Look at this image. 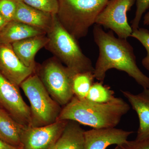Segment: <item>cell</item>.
<instances>
[{
    "label": "cell",
    "instance_id": "obj_7",
    "mask_svg": "<svg viewBox=\"0 0 149 149\" xmlns=\"http://www.w3.org/2000/svg\"><path fill=\"white\" fill-rule=\"evenodd\" d=\"M135 3L136 0H109L95 24L110 29L119 38L127 39L133 32L128 23L127 13Z\"/></svg>",
    "mask_w": 149,
    "mask_h": 149
},
{
    "label": "cell",
    "instance_id": "obj_20",
    "mask_svg": "<svg viewBox=\"0 0 149 149\" xmlns=\"http://www.w3.org/2000/svg\"><path fill=\"white\" fill-rule=\"evenodd\" d=\"M23 2L45 12L56 14L59 8L58 0H23Z\"/></svg>",
    "mask_w": 149,
    "mask_h": 149
},
{
    "label": "cell",
    "instance_id": "obj_21",
    "mask_svg": "<svg viewBox=\"0 0 149 149\" xmlns=\"http://www.w3.org/2000/svg\"><path fill=\"white\" fill-rule=\"evenodd\" d=\"M131 37L135 38L143 45L147 51V55L142 61L143 66L149 72V31L144 28L133 30Z\"/></svg>",
    "mask_w": 149,
    "mask_h": 149
},
{
    "label": "cell",
    "instance_id": "obj_2",
    "mask_svg": "<svg viewBox=\"0 0 149 149\" xmlns=\"http://www.w3.org/2000/svg\"><path fill=\"white\" fill-rule=\"evenodd\" d=\"M130 109L121 98L98 103L74 96L62 109L57 120H73L93 128L116 127Z\"/></svg>",
    "mask_w": 149,
    "mask_h": 149
},
{
    "label": "cell",
    "instance_id": "obj_10",
    "mask_svg": "<svg viewBox=\"0 0 149 149\" xmlns=\"http://www.w3.org/2000/svg\"><path fill=\"white\" fill-rule=\"evenodd\" d=\"M36 71L19 61L11 44L0 42V74L19 88L21 83Z\"/></svg>",
    "mask_w": 149,
    "mask_h": 149
},
{
    "label": "cell",
    "instance_id": "obj_11",
    "mask_svg": "<svg viewBox=\"0 0 149 149\" xmlns=\"http://www.w3.org/2000/svg\"><path fill=\"white\" fill-rule=\"evenodd\" d=\"M133 133L116 127L93 128L85 131V149H107L111 145H120Z\"/></svg>",
    "mask_w": 149,
    "mask_h": 149
},
{
    "label": "cell",
    "instance_id": "obj_12",
    "mask_svg": "<svg viewBox=\"0 0 149 149\" xmlns=\"http://www.w3.org/2000/svg\"><path fill=\"white\" fill-rule=\"evenodd\" d=\"M127 99L139 117V125L136 140H143L149 138V89L138 94L128 91H120Z\"/></svg>",
    "mask_w": 149,
    "mask_h": 149
},
{
    "label": "cell",
    "instance_id": "obj_24",
    "mask_svg": "<svg viewBox=\"0 0 149 149\" xmlns=\"http://www.w3.org/2000/svg\"><path fill=\"white\" fill-rule=\"evenodd\" d=\"M114 149H149V138L143 140L128 141L116 146Z\"/></svg>",
    "mask_w": 149,
    "mask_h": 149
},
{
    "label": "cell",
    "instance_id": "obj_15",
    "mask_svg": "<svg viewBox=\"0 0 149 149\" xmlns=\"http://www.w3.org/2000/svg\"><path fill=\"white\" fill-rule=\"evenodd\" d=\"M47 33L19 22H9L0 32V42L12 44L15 42Z\"/></svg>",
    "mask_w": 149,
    "mask_h": 149
},
{
    "label": "cell",
    "instance_id": "obj_28",
    "mask_svg": "<svg viewBox=\"0 0 149 149\" xmlns=\"http://www.w3.org/2000/svg\"><path fill=\"white\" fill-rule=\"evenodd\" d=\"M54 145L55 144H54L53 146H52L51 147V148H50L49 149H55Z\"/></svg>",
    "mask_w": 149,
    "mask_h": 149
},
{
    "label": "cell",
    "instance_id": "obj_23",
    "mask_svg": "<svg viewBox=\"0 0 149 149\" xmlns=\"http://www.w3.org/2000/svg\"><path fill=\"white\" fill-rule=\"evenodd\" d=\"M136 9L135 17L131 21L133 30L139 28V24L143 15L149 8V0H136Z\"/></svg>",
    "mask_w": 149,
    "mask_h": 149
},
{
    "label": "cell",
    "instance_id": "obj_4",
    "mask_svg": "<svg viewBox=\"0 0 149 149\" xmlns=\"http://www.w3.org/2000/svg\"><path fill=\"white\" fill-rule=\"evenodd\" d=\"M109 1L58 0L57 17L65 29L78 40L87 36Z\"/></svg>",
    "mask_w": 149,
    "mask_h": 149
},
{
    "label": "cell",
    "instance_id": "obj_29",
    "mask_svg": "<svg viewBox=\"0 0 149 149\" xmlns=\"http://www.w3.org/2000/svg\"><path fill=\"white\" fill-rule=\"evenodd\" d=\"M16 2H23V0H13Z\"/></svg>",
    "mask_w": 149,
    "mask_h": 149
},
{
    "label": "cell",
    "instance_id": "obj_1",
    "mask_svg": "<svg viewBox=\"0 0 149 149\" xmlns=\"http://www.w3.org/2000/svg\"><path fill=\"white\" fill-rule=\"evenodd\" d=\"M93 35L99 49L93 72L95 79L103 82L107 72L116 69L127 73L143 89H149V77L137 65L133 48L127 39L116 37L111 30L106 32L97 24Z\"/></svg>",
    "mask_w": 149,
    "mask_h": 149
},
{
    "label": "cell",
    "instance_id": "obj_25",
    "mask_svg": "<svg viewBox=\"0 0 149 149\" xmlns=\"http://www.w3.org/2000/svg\"><path fill=\"white\" fill-rule=\"evenodd\" d=\"M0 149H19L6 143L0 139Z\"/></svg>",
    "mask_w": 149,
    "mask_h": 149
},
{
    "label": "cell",
    "instance_id": "obj_9",
    "mask_svg": "<svg viewBox=\"0 0 149 149\" xmlns=\"http://www.w3.org/2000/svg\"><path fill=\"white\" fill-rule=\"evenodd\" d=\"M68 120H58L42 127H27L22 136V149H49L57 141Z\"/></svg>",
    "mask_w": 149,
    "mask_h": 149
},
{
    "label": "cell",
    "instance_id": "obj_17",
    "mask_svg": "<svg viewBox=\"0 0 149 149\" xmlns=\"http://www.w3.org/2000/svg\"><path fill=\"white\" fill-rule=\"evenodd\" d=\"M85 132L80 123L68 120L55 143V149H85Z\"/></svg>",
    "mask_w": 149,
    "mask_h": 149
},
{
    "label": "cell",
    "instance_id": "obj_6",
    "mask_svg": "<svg viewBox=\"0 0 149 149\" xmlns=\"http://www.w3.org/2000/svg\"><path fill=\"white\" fill-rule=\"evenodd\" d=\"M36 72L53 99L65 106L74 97L72 81L74 73L55 57L37 66Z\"/></svg>",
    "mask_w": 149,
    "mask_h": 149
},
{
    "label": "cell",
    "instance_id": "obj_27",
    "mask_svg": "<svg viewBox=\"0 0 149 149\" xmlns=\"http://www.w3.org/2000/svg\"><path fill=\"white\" fill-rule=\"evenodd\" d=\"M143 24L145 25L149 24V11L146 14L143 18Z\"/></svg>",
    "mask_w": 149,
    "mask_h": 149
},
{
    "label": "cell",
    "instance_id": "obj_19",
    "mask_svg": "<svg viewBox=\"0 0 149 149\" xmlns=\"http://www.w3.org/2000/svg\"><path fill=\"white\" fill-rule=\"evenodd\" d=\"M115 98L114 91L109 86L104 85L103 82L100 81L93 83L85 99L94 102L105 103Z\"/></svg>",
    "mask_w": 149,
    "mask_h": 149
},
{
    "label": "cell",
    "instance_id": "obj_18",
    "mask_svg": "<svg viewBox=\"0 0 149 149\" xmlns=\"http://www.w3.org/2000/svg\"><path fill=\"white\" fill-rule=\"evenodd\" d=\"M95 79L92 72H80L74 74L72 81L74 96L81 100L85 99Z\"/></svg>",
    "mask_w": 149,
    "mask_h": 149
},
{
    "label": "cell",
    "instance_id": "obj_13",
    "mask_svg": "<svg viewBox=\"0 0 149 149\" xmlns=\"http://www.w3.org/2000/svg\"><path fill=\"white\" fill-rule=\"evenodd\" d=\"M54 15L32 7L23 2H17L13 20L22 22L47 33L52 27Z\"/></svg>",
    "mask_w": 149,
    "mask_h": 149
},
{
    "label": "cell",
    "instance_id": "obj_26",
    "mask_svg": "<svg viewBox=\"0 0 149 149\" xmlns=\"http://www.w3.org/2000/svg\"><path fill=\"white\" fill-rule=\"evenodd\" d=\"M8 22L0 14V32L1 31L4 27L5 26Z\"/></svg>",
    "mask_w": 149,
    "mask_h": 149
},
{
    "label": "cell",
    "instance_id": "obj_14",
    "mask_svg": "<svg viewBox=\"0 0 149 149\" xmlns=\"http://www.w3.org/2000/svg\"><path fill=\"white\" fill-rule=\"evenodd\" d=\"M49 39L47 34L38 35L11 44L13 50L20 61L27 67L37 70L35 56L42 48L45 47Z\"/></svg>",
    "mask_w": 149,
    "mask_h": 149
},
{
    "label": "cell",
    "instance_id": "obj_22",
    "mask_svg": "<svg viewBox=\"0 0 149 149\" xmlns=\"http://www.w3.org/2000/svg\"><path fill=\"white\" fill-rule=\"evenodd\" d=\"M17 2L13 0H0V14L8 22L14 20Z\"/></svg>",
    "mask_w": 149,
    "mask_h": 149
},
{
    "label": "cell",
    "instance_id": "obj_5",
    "mask_svg": "<svg viewBox=\"0 0 149 149\" xmlns=\"http://www.w3.org/2000/svg\"><path fill=\"white\" fill-rule=\"evenodd\" d=\"M19 87L30 102L31 127L46 126L57 120L62 110L61 105L51 97L36 72L24 80Z\"/></svg>",
    "mask_w": 149,
    "mask_h": 149
},
{
    "label": "cell",
    "instance_id": "obj_8",
    "mask_svg": "<svg viewBox=\"0 0 149 149\" xmlns=\"http://www.w3.org/2000/svg\"><path fill=\"white\" fill-rule=\"evenodd\" d=\"M19 88L0 74V109L19 124L31 127L30 107L22 99Z\"/></svg>",
    "mask_w": 149,
    "mask_h": 149
},
{
    "label": "cell",
    "instance_id": "obj_16",
    "mask_svg": "<svg viewBox=\"0 0 149 149\" xmlns=\"http://www.w3.org/2000/svg\"><path fill=\"white\" fill-rule=\"evenodd\" d=\"M26 127L0 109V139L6 143L22 149V136Z\"/></svg>",
    "mask_w": 149,
    "mask_h": 149
},
{
    "label": "cell",
    "instance_id": "obj_3",
    "mask_svg": "<svg viewBox=\"0 0 149 149\" xmlns=\"http://www.w3.org/2000/svg\"><path fill=\"white\" fill-rule=\"evenodd\" d=\"M49 41L45 48L74 74L94 72L92 61L84 54L77 39L65 29L54 15L50 29L47 33Z\"/></svg>",
    "mask_w": 149,
    "mask_h": 149
}]
</instances>
